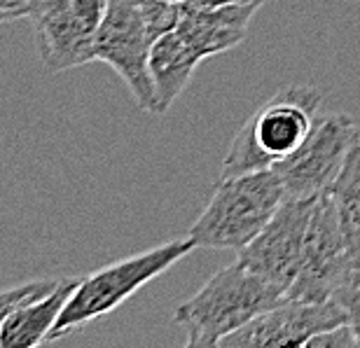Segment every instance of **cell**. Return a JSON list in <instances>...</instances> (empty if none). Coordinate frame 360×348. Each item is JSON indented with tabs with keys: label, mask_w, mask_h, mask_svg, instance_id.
Here are the masks:
<instances>
[{
	"label": "cell",
	"mask_w": 360,
	"mask_h": 348,
	"mask_svg": "<svg viewBox=\"0 0 360 348\" xmlns=\"http://www.w3.org/2000/svg\"><path fill=\"white\" fill-rule=\"evenodd\" d=\"M323 91L311 84H288L246 120L229 143L218 180L271 169L290 157L311 131Z\"/></svg>",
	"instance_id": "6da1fadb"
},
{
	"label": "cell",
	"mask_w": 360,
	"mask_h": 348,
	"mask_svg": "<svg viewBox=\"0 0 360 348\" xmlns=\"http://www.w3.org/2000/svg\"><path fill=\"white\" fill-rule=\"evenodd\" d=\"M285 299L278 288L236 259L213 273L190 299L180 304L174 321L185 328L187 346H220L225 337Z\"/></svg>",
	"instance_id": "7a4b0ae2"
},
{
	"label": "cell",
	"mask_w": 360,
	"mask_h": 348,
	"mask_svg": "<svg viewBox=\"0 0 360 348\" xmlns=\"http://www.w3.org/2000/svg\"><path fill=\"white\" fill-rule=\"evenodd\" d=\"M283 199V185L274 169L218 180L187 236L197 248L239 252L260 234Z\"/></svg>",
	"instance_id": "3957f363"
},
{
	"label": "cell",
	"mask_w": 360,
	"mask_h": 348,
	"mask_svg": "<svg viewBox=\"0 0 360 348\" xmlns=\"http://www.w3.org/2000/svg\"><path fill=\"white\" fill-rule=\"evenodd\" d=\"M194 248L197 245L192 243L190 236L174 238V241L155 245L150 250L136 252L131 257L117 259L103 269L91 271L87 278H80L73 295L68 297L52 335H49V342L68 337L70 332H77L84 325L112 314L129 297H134L143 285L169 271Z\"/></svg>",
	"instance_id": "277c9868"
},
{
	"label": "cell",
	"mask_w": 360,
	"mask_h": 348,
	"mask_svg": "<svg viewBox=\"0 0 360 348\" xmlns=\"http://www.w3.org/2000/svg\"><path fill=\"white\" fill-rule=\"evenodd\" d=\"M358 143L360 129L349 115L330 112L316 117L307 141L271 166L283 185V197L304 201L330 192Z\"/></svg>",
	"instance_id": "5b68a950"
},
{
	"label": "cell",
	"mask_w": 360,
	"mask_h": 348,
	"mask_svg": "<svg viewBox=\"0 0 360 348\" xmlns=\"http://www.w3.org/2000/svg\"><path fill=\"white\" fill-rule=\"evenodd\" d=\"M150 38L141 0H110L96 31V61L108 63L129 86L139 108L157 112V91L150 75Z\"/></svg>",
	"instance_id": "8992f818"
},
{
	"label": "cell",
	"mask_w": 360,
	"mask_h": 348,
	"mask_svg": "<svg viewBox=\"0 0 360 348\" xmlns=\"http://www.w3.org/2000/svg\"><path fill=\"white\" fill-rule=\"evenodd\" d=\"M354 271L335 201L330 192H326L314 199L300 273L288 290V299L328 302Z\"/></svg>",
	"instance_id": "52a82bcc"
},
{
	"label": "cell",
	"mask_w": 360,
	"mask_h": 348,
	"mask_svg": "<svg viewBox=\"0 0 360 348\" xmlns=\"http://www.w3.org/2000/svg\"><path fill=\"white\" fill-rule=\"evenodd\" d=\"M314 199H283L271 220L248 245L239 250V262L288 297L302 264V248L311 217Z\"/></svg>",
	"instance_id": "ba28073f"
},
{
	"label": "cell",
	"mask_w": 360,
	"mask_h": 348,
	"mask_svg": "<svg viewBox=\"0 0 360 348\" xmlns=\"http://www.w3.org/2000/svg\"><path fill=\"white\" fill-rule=\"evenodd\" d=\"M347 323L342 307L335 299L300 302L285 299L278 307L262 311L241 330L220 342V348H283L302 346L316 335Z\"/></svg>",
	"instance_id": "9c48e42d"
},
{
	"label": "cell",
	"mask_w": 360,
	"mask_h": 348,
	"mask_svg": "<svg viewBox=\"0 0 360 348\" xmlns=\"http://www.w3.org/2000/svg\"><path fill=\"white\" fill-rule=\"evenodd\" d=\"M31 19L40 59L49 72H63L96 61V28L77 17L70 0H33Z\"/></svg>",
	"instance_id": "30bf717a"
},
{
	"label": "cell",
	"mask_w": 360,
	"mask_h": 348,
	"mask_svg": "<svg viewBox=\"0 0 360 348\" xmlns=\"http://www.w3.org/2000/svg\"><path fill=\"white\" fill-rule=\"evenodd\" d=\"M260 5L262 3H234L213 7V10L185 7L176 31L204 61L208 56L229 52L241 45L248 33L250 19L255 17Z\"/></svg>",
	"instance_id": "8fae6325"
},
{
	"label": "cell",
	"mask_w": 360,
	"mask_h": 348,
	"mask_svg": "<svg viewBox=\"0 0 360 348\" xmlns=\"http://www.w3.org/2000/svg\"><path fill=\"white\" fill-rule=\"evenodd\" d=\"M77 283L80 278H59L49 292L14 309L0 328V348H33L47 344Z\"/></svg>",
	"instance_id": "7c38bea8"
},
{
	"label": "cell",
	"mask_w": 360,
	"mask_h": 348,
	"mask_svg": "<svg viewBox=\"0 0 360 348\" xmlns=\"http://www.w3.org/2000/svg\"><path fill=\"white\" fill-rule=\"evenodd\" d=\"M201 63L199 54L180 38L178 31H171L157 38L150 49V75L157 91V115H164L176 103L185 86L190 84L194 68Z\"/></svg>",
	"instance_id": "4fadbf2b"
},
{
	"label": "cell",
	"mask_w": 360,
	"mask_h": 348,
	"mask_svg": "<svg viewBox=\"0 0 360 348\" xmlns=\"http://www.w3.org/2000/svg\"><path fill=\"white\" fill-rule=\"evenodd\" d=\"M330 197L335 201L337 217H340L351 266L360 269V143L351 150L340 178L330 190Z\"/></svg>",
	"instance_id": "5bb4252c"
},
{
	"label": "cell",
	"mask_w": 360,
	"mask_h": 348,
	"mask_svg": "<svg viewBox=\"0 0 360 348\" xmlns=\"http://www.w3.org/2000/svg\"><path fill=\"white\" fill-rule=\"evenodd\" d=\"M183 10H185L183 0H143L141 3L143 21H146V28L153 42L157 38H162V35L176 31L180 17H183Z\"/></svg>",
	"instance_id": "9a60e30c"
},
{
	"label": "cell",
	"mask_w": 360,
	"mask_h": 348,
	"mask_svg": "<svg viewBox=\"0 0 360 348\" xmlns=\"http://www.w3.org/2000/svg\"><path fill=\"white\" fill-rule=\"evenodd\" d=\"M54 285H56V281L42 278V281L24 283V285H17V288L0 290V328H3L5 318L10 316L14 309L21 307V304H26L28 299H35V297L49 292Z\"/></svg>",
	"instance_id": "2e32d148"
},
{
	"label": "cell",
	"mask_w": 360,
	"mask_h": 348,
	"mask_svg": "<svg viewBox=\"0 0 360 348\" xmlns=\"http://www.w3.org/2000/svg\"><path fill=\"white\" fill-rule=\"evenodd\" d=\"M333 299L342 307L349 328L354 330V335L358 339V348H360V269L351 273L347 283L335 292Z\"/></svg>",
	"instance_id": "e0dca14e"
},
{
	"label": "cell",
	"mask_w": 360,
	"mask_h": 348,
	"mask_svg": "<svg viewBox=\"0 0 360 348\" xmlns=\"http://www.w3.org/2000/svg\"><path fill=\"white\" fill-rule=\"evenodd\" d=\"M304 348H358V339L354 330L349 328V323H342L333 330H326L321 335L311 337Z\"/></svg>",
	"instance_id": "ac0fdd59"
},
{
	"label": "cell",
	"mask_w": 360,
	"mask_h": 348,
	"mask_svg": "<svg viewBox=\"0 0 360 348\" xmlns=\"http://www.w3.org/2000/svg\"><path fill=\"white\" fill-rule=\"evenodd\" d=\"M33 0H0V24L31 17Z\"/></svg>",
	"instance_id": "d6986e66"
},
{
	"label": "cell",
	"mask_w": 360,
	"mask_h": 348,
	"mask_svg": "<svg viewBox=\"0 0 360 348\" xmlns=\"http://www.w3.org/2000/svg\"><path fill=\"white\" fill-rule=\"evenodd\" d=\"M234 3H262V0H183L185 7H199V10H213V7L234 5Z\"/></svg>",
	"instance_id": "ffe728a7"
},
{
	"label": "cell",
	"mask_w": 360,
	"mask_h": 348,
	"mask_svg": "<svg viewBox=\"0 0 360 348\" xmlns=\"http://www.w3.org/2000/svg\"><path fill=\"white\" fill-rule=\"evenodd\" d=\"M141 3H143V0H141Z\"/></svg>",
	"instance_id": "44dd1931"
}]
</instances>
